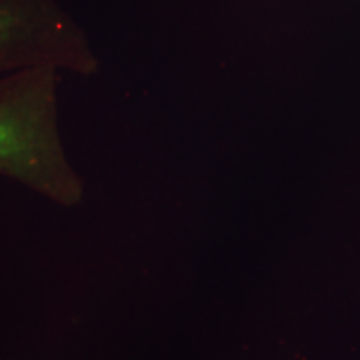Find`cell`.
<instances>
[{
    "instance_id": "7a4b0ae2",
    "label": "cell",
    "mask_w": 360,
    "mask_h": 360,
    "mask_svg": "<svg viewBox=\"0 0 360 360\" xmlns=\"http://www.w3.org/2000/svg\"><path fill=\"white\" fill-rule=\"evenodd\" d=\"M29 67L89 77L101 70V60L57 0H0V75Z\"/></svg>"
},
{
    "instance_id": "6da1fadb",
    "label": "cell",
    "mask_w": 360,
    "mask_h": 360,
    "mask_svg": "<svg viewBox=\"0 0 360 360\" xmlns=\"http://www.w3.org/2000/svg\"><path fill=\"white\" fill-rule=\"evenodd\" d=\"M0 175L62 207L84 199L67 157L57 107V69L29 67L0 75Z\"/></svg>"
}]
</instances>
